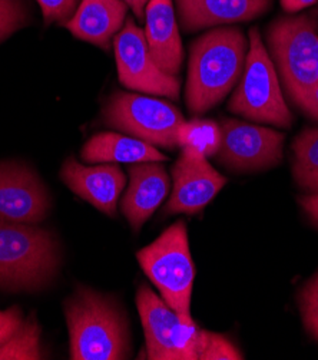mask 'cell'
Segmentation results:
<instances>
[{"instance_id":"cell-1","label":"cell","mask_w":318,"mask_h":360,"mask_svg":"<svg viewBox=\"0 0 318 360\" xmlns=\"http://www.w3.org/2000/svg\"><path fill=\"white\" fill-rule=\"evenodd\" d=\"M147 357L151 360H237L242 353L225 336L187 325L147 285L136 295Z\"/></svg>"},{"instance_id":"cell-2","label":"cell","mask_w":318,"mask_h":360,"mask_svg":"<svg viewBox=\"0 0 318 360\" xmlns=\"http://www.w3.org/2000/svg\"><path fill=\"white\" fill-rule=\"evenodd\" d=\"M246 39L234 26L216 27L191 45L187 79V105L204 114L218 105L242 75Z\"/></svg>"},{"instance_id":"cell-3","label":"cell","mask_w":318,"mask_h":360,"mask_svg":"<svg viewBox=\"0 0 318 360\" xmlns=\"http://www.w3.org/2000/svg\"><path fill=\"white\" fill-rule=\"evenodd\" d=\"M70 359H128L129 332L125 314L110 297L81 287L65 303Z\"/></svg>"},{"instance_id":"cell-4","label":"cell","mask_w":318,"mask_h":360,"mask_svg":"<svg viewBox=\"0 0 318 360\" xmlns=\"http://www.w3.org/2000/svg\"><path fill=\"white\" fill-rule=\"evenodd\" d=\"M58 266V244L48 231L0 219V287L38 290L55 277Z\"/></svg>"},{"instance_id":"cell-5","label":"cell","mask_w":318,"mask_h":360,"mask_svg":"<svg viewBox=\"0 0 318 360\" xmlns=\"http://www.w3.org/2000/svg\"><path fill=\"white\" fill-rule=\"evenodd\" d=\"M136 259L157 285L164 302L187 325H194L191 295L195 266L191 257L188 233L184 221L166 229L152 244L138 251Z\"/></svg>"},{"instance_id":"cell-6","label":"cell","mask_w":318,"mask_h":360,"mask_svg":"<svg viewBox=\"0 0 318 360\" xmlns=\"http://www.w3.org/2000/svg\"><path fill=\"white\" fill-rule=\"evenodd\" d=\"M228 110L251 121L278 128L287 129L293 124V114L282 96L277 68L257 27L250 29L249 53L239 85L228 102Z\"/></svg>"},{"instance_id":"cell-7","label":"cell","mask_w":318,"mask_h":360,"mask_svg":"<svg viewBox=\"0 0 318 360\" xmlns=\"http://www.w3.org/2000/svg\"><path fill=\"white\" fill-rule=\"evenodd\" d=\"M268 45L279 77L298 103L318 84V34L310 15L282 16L268 29Z\"/></svg>"},{"instance_id":"cell-8","label":"cell","mask_w":318,"mask_h":360,"mask_svg":"<svg viewBox=\"0 0 318 360\" xmlns=\"http://www.w3.org/2000/svg\"><path fill=\"white\" fill-rule=\"evenodd\" d=\"M105 124L154 147H180L178 132L184 117L175 105L140 94L117 92L103 108Z\"/></svg>"},{"instance_id":"cell-9","label":"cell","mask_w":318,"mask_h":360,"mask_svg":"<svg viewBox=\"0 0 318 360\" xmlns=\"http://www.w3.org/2000/svg\"><path fill=\"white\" fill-rule=\"evenodd\" d=\"M119 81L125 88L169 99L180 98V81L164 72L154 60L145 33L132 19H126L124 27L114 39Z\"/></svg>"},{"instance_id":"cell-10","label":"cell","mask_w":318,"mask_h":360,"mask_svg":"<svg viewBox=\"0 0 318 360\" xmlns=\"http://www.w3.org/2000/svg\"><path fill=\"white\" fill-rule=\"evenodd\" d=\"M218 161L234 171H257L277 165L282 158L284 134L261 125L224 120Z\"/></svg>"},{"instance_id":"cell-11","label":"cell","mask_w":318,"mask_h":360,"mask_svg":"<svg viewBox=\"0 0 318 360\" xmlns=\"http://www.w3.org/2000/svg\"><path fill=\"white\" fill-rule=\"evenodd\" d=\"M172 193L166 214H197L227 184L223 176L201 153L184 147L172 168Z\"/></svg>"},{"instance_id":"cell-12","label":"cell","mask_w":318,"mask_h":360,"mask_svg":"<svg viewBox=\"0 0 318 360\" xmlns=\"http://www.w3.org/2000/svg\"><path fill=\"white\" fill-rule=\"evenodd\" d=\"M51 201L39 176L20 162H0V219L34 224L42 221Z\"/></svg>"},{"instance_id":"cell-13","label":"cell","mask_w":318,"mask_h":360,"mask_svg":"<svg viewBox=\"0 0 318 360\" xmlns=\"http://www.w3.org/2000/svg\"><path fill=\"white\" fill-rule=\"evenodd\" d=\"M60 178L75 194L99 211L111 217L117 214L118 198L126 183L124 171L117 164L86 167L70 157L62 167Z\"/></svg>"},{"instance_id":"cell-14","label":"cell","mask_w":318,"mask_h":360,"mask_svg":"<svg viewBox=\"0 0 318 360\" xmlns=\"http://www.w3.org/2000/svg\"><path fill=\"white\" fill-rule=\"evenodd\" d=\"M131 183L122 200V212L138 231L161 205L169 191V175L157 161L129 167Z\"/></svg>"},{"instance_id":"cell-15","label":"cell","mask_w":318,"mask_h":360,"mask_svg":"<svg viewBox=\"0 0 318 360\" xmlns=\"http://www.w3.org/2000/svg\"><path fill=\"white\" fill-rule=\"evenodd\" d=\"M144 33L157 65L169 75H178L184 60V49L173 0H150L145 9Z\"/></svg>"},{"instance_id":"cell-16","label":"cell","mask_w":318,"mask_h":360,"mask_svg":"<svg viewBox=\"0 0 318 360\" xmlns=\"http://www.w3.org/2000/svg\"><path fill=\"white\" fill-rule=\"evenodd\" d=\"M128 5L124 0H81L75 15L63 26L77 39L108 51L117 33L124 27Z\"/></svg>"},{"instance_id":"cell-17","label":"cell","mask_w":318,"mask_h":360,"mask_svg":"<svg viewBox=\"0 0 318 360\" xmlns=\"http://www.w3.org/2000/svg\"><path fill=\"white\" fill-rule=\"evenodd\" d=\"M270 6L271 0H176L181 25L188 32L253 20Z\"/></svg>"},{"instance_id":"cell-18","label":"cell","mask_w":318,"mask_h":360,"mask_svg":"<svg viewBox=\"0 0 318 360\" xmlns=\"http://www.w3.org/2000/svg\"><path fill=\"white\" fill-rule=\"evenodd\" d=\"M82 160L86 162L105 164H139V162H164V155L151 143L117 132H100L86 141L82 148Z\"/></svg>"},{"instance_id":"cell-19","label":"cell","mask_w":318,"mask_h":360,"mask_svg":"<svg viewBox=\"0 0 318 360\" xmlns=\"http://www.w3.org/2000/svg\"><path fill=\"white\" fill-rule=\"evenodd\" d=\"M296 183L310 194L318 193V128H305L293 142Z\"/></svg>"},{"instance_id":"cell-20","label":"cell","mask_w":318,"mask_h":360,"mask_svg":"<svg viewBox=\"0 0 318 360\" xmlns=\"http://www.w3.org/2000/svg\"><path fill=\"white\" fill-rule=\"evenodd\" d=\"M180 147H188L205 157L217 155L221 147V127L209 120H192L181 125L178 132Z\"/></svg>"},{"instance_id":"cell-21","label":"cell","mask_w":318,"mask_h":360,"mask_svg":"<svg viewBox=\"0 0 318 360\" xmlns=\"http://www.w3.org/2000/svg\"><path fill=\"white\" fill-rule=\"evenodd\" d=\"M41 350V328L34 316L22 323L13 336L0 346V360H39Z\"/></svg>"},{"instance_id":"cell-22","label":"cell","mask_w":318,"mask_h":360,"mask_svg":"<svg viewBox=\"0 0 318 360\" xmlns=\"http://www.w3.org/2000/svg\"><path fill=\"white\" fill-rule=\"evenodd\" d=\"M27 20L25 0H0V44L26 26Z\"/></svg>"},{"instance_id":"cell-23","label":"cell","mask_w":318,"mask_h":360,"mask_svg":"<svg viewBox=\"0 0 318 360\" xmlns=\"http://www.w3.org/2000/svg\"><path fill=\"white\" fill-rule=\"evenodd\" d=\"M298 303L305 330L318 340V271L303 287Z\"/></svg>"},{"instance_id":"cell-24","label":"cell","mask_w":318,"mask_h":360,"mask_svg":"<svg viewBox=\"0 0 318 360\" xmlns=\"http://www.w3.org/2000/svg\"><path fill=\"white\" fill-rule=\"evenodd\" d=\"M46 25L58 22L65 25L79 8V0H37Z\"/></svg>"},{"instance_id":"cell-25","label":"cell","mask_w":318,"mask_h":360,"mask_svg":"<svg viewBox=\"0 0 318 360\" xmlns=\"http://www.w3.org/2000/svg\"><path fill=\"white\" fill-rule=\"evenodd\" d=\"M23 317L19 307H11L6 310L0 309V346L6 343L13 333L22 326Z\"/></svg>"},{"instance_id":"cell-26","label":"cell","mask_w":318,"mask_h":360,"mask_svg":"<svg viewBox=\"0 0 318 360\" xmlns=\"http://www.w3.org/2000/svg\"><path fill=\"white\" fill-rule=\"evenodd\" d=\"M297 105L307 115L318 121V84Z\"/></svg>"},{"instance_id":"cell-27","label":"cell","mask_w":318,"mask_h":360,"mask_svg":"<svg viewBox=\"0 0 318 360\" xmlns=\"http://www.w3.org/2000/svg\"><path fill=\"white\" fill-rule=\"evenodd\" d=\"M300 204L315 226H318V193L307 194L300 198Z\"/></svg>"},{"instance_id":"cell-28","label":"cell","mask_w":318,"mask_h":360,"mask_svg":"<svg viewBox=\"0 0 318 360\" xmlns=\"http://www.w3.org/2000/svg\"><path fill=\"white\" fill-rule=\"evenodd\" d=\"M282 9L287 13H297L300 11H304L312 5H315L318 0H279Z\"/></svg>"},{"instance_id":"cell-29","label":"cell","mask_w":318,"mask_h":360,"mask_svg":"<svg viewBox=\"0 0 318 360\" xmlns=\"http://www.w3.org/2000/svg\"><path fill=\"white\" fill-rule=\"evenodd\" d=\"M124 2L128 5V8L132 9L133 15L139 20L145 19V9H147V6L150 4V0H124Z\"/></svg>"},{"instance_id":"cell-30","label":"cell","mask_w":318,"mask_h":360,"mask_svg":"<svg viewBox=\"0 0 318 360\" xmlns=\"http://www.w3.org/2000/svg\"><path fill=\"white\" fill-rule=\"evenodd\" d=\"M311 16H312V19H314V22H315V25L318 27V8L311 13Z\"/></svg>"}]
</instances>
